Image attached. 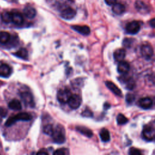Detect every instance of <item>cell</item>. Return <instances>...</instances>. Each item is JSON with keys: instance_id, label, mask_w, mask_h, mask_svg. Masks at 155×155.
<instances>
[{"instance_id": "obj_27", "label": "cell", "mask_w": 155, "mask_h": 155, "mask_svg": "<svg viewBox=\"0 0 155 155\" xmlns=\"http://www.w3.org/2000/svg\"><path fill=\"white\" fill-rule=\"evenodd\" d=\"M53 130H54V128L51 124H47L45 125L43 128L44 133L51 136L53 133Z\"/></svg>"}, {"instance_id": "obj_35", "label": "cell", "mask_w": 155, "mask_h": 155, "mask_svg": "<svg viewBox=\"0 0 155 155\" xmlns=\"http://www.w3.org/2000/svg\"><path fill=\"white\" fill-rule=\"evenodd\" d=\"M105 1L106 2V4H108V5H111L116 3V0H105Z\"/></svg>"}, {"instance_id": "obj_38", "label": "cell", "mask_w": 155, "mask_h": 155, "mask_svg": "<svg viewBox=\"0 0 155 155\" xmlns=\"http://www.w3.org/2000/svg\"><path fill=\"white\" fill-rule=\"evenodd\" d=\"M110 105L108 104V103H105V104H104V108H105V109H108V108H110Z\"/></svg>"}, {"instance_id": "obj_4", "label": "cell", "mask_w": 155, "mask_h": 155, "mask_svg": "<svg viewBox=\"0 0 155 155\" xmlns=\"http://www.w3.org/2000/svg\"><path fill=\"white\" fill-rule=\"evenodd\" d=\"M67 102L69 107L71 108L73 110H76L80 107L82 102V99L81 96L78 94H71L69 99L68 100Z\"/></svg>"}, {"instance_id": "obj_21", "label": "cell", "mask_w": 155, "mask_h": 155, "mask_svg": "<svg viewBox=\"0 0 155 155\" xmlns=\"http://www.w3.org/2000/svg\"><path fill=\"white\" fill-rule=\"evenodd\" d=\"M76 129L78 132H79L80 133L82 134L83 135L87 137H91L93 136V132L91 131V130L85 127L78 126L76 127Z\"/></svg>"}, {"instance_id": "obj_17", "label": "cell", "mask_w": 155, "mask_h": 155, "mask_svg": "<svg viewBox=\"0 0 155 155\" xmlns=\"http://www.w3.org/2000/svg\"><path fill=\"white\" fill-rule=\"evenodd\" d=\"M126 55L125 50L124 48H119L113 53V57L116 61L120 62L124 59Z\"/></svg>"}, {"instance_id": "obj_33", "label": "cell", "mask_w": 155, "mask_h": 155, "mask_svg": "<svg viewBox=\"0 0 155 155\" xmlns=\"http://www.w3.org/2000/svg\"><path fill=\"white\" fill-rule=\"evenodd\" d=\"M132 43V39L130 38H125L124 40L123 45L125 47H130L131 46V44Z\"/></svg>"}, {"instance_id": "obj_20", "label": "cell", "mask_w": 155, "mask_h": 155, "mask_svg": "<svg viewBox=\"0 0 155 155\" xmlns=\"http://www.w3.org/2000/svg\"><path fill=\"white\" fill-rule=\"evenodd\" d=\"M125 10V7L124 5L120 3H115L113 4L112 7V11L116 15H121L122 14Z\"/></svg>"}, {"instance_id": "obj_16", "label": "cell", "mask_w": 155, "mask_h": 155, "mask_svg": "<svg viewBox=\"0 0 155 155\" xmlns=\"http://www.w3.org/2000/svg\"><path fill=\"white\" fill-rule=\"evenodd\" d=\"M130 70V65L126 61H120L117 65V71L120 74H126Z\"/></svg>"}, {"instance_id": "obj_29", "label": "cell", "mask_w": 155, "mask_h": 155, "mask_svg": "<svg viewBox=\"0 0 155 155\" xmlns=\"http://www.w3.org/2000/svg\"><path fill=\"white\" fill-rule=\"evenodd\" d=\"M69 154V151L67 148H61L57 149L53 152V154L54 155H67Z\"/></svg>"}, {"instance_id": "obj_15", "label": "cell", "mask_w": 155, "mask_h": 155, "mask_svg": "<svg viewBox=\"0 0 155 155\" xmlns=\"http://www.w3.org/2000/svg\"><path fill=\"white\" fill-rule=\"evenodd\" d=\"M135 8L137 9L138 12L142 14H146L149 12L148 7L142 1H137L135 2Z\"/></svg>"}, {"instance_id": "obj_13", "label": "cell", "mask_w": 155, "mask_h": 155, "mask_svg": "<svg viewBox=\"0 0 155 155\" xmlns=\"http://www.w3.org/2000/svg\"><path fill=\"white\" fill-rule=\"evenodd\" d=\"M12 73L10 67L5 64L0 65V76L2 78H8Z\"/></svg>"}, {"instance_id": "obj_14", "label": "cell", "mask_w": 155, "mask_h": 155, "mask_svg": "<svg viewBox=\"0 0 155 155\" xmlns=\"http://www.w3.org/2000/svg\"><path fill=\"white\" fill-rule=\"evenodd\" d=\"M71 27L73 30H74L76 31H77L82 35H88L90 33V29L89 27H88L87 25H72Z\"/></svg>"}, {"instance_id": "obj_30", "label": "cell", "mask_w": 155, "mask_h": 155, "mask_svg": "<svg viewBox=\"0 0 155 155\" xmlns=\"http://www.w3.org/2000/svg\"><path fill=\"white\" fill-rule=\"evenodd\" d=\"M125 100H126V102L128 103V104H132L134 100H135V96L133 94H131V93H128L127 95H126V98H125Z\"/></svg>"}, {"instance_id": "obj_36", "label": "cell", "mask_w": 155, "mask_h": 155, "mask_svg": "<svg viewBox=\"0 0 155 155\" xmlns=\"http://www.w3.org/2000/svg\"><path fill=\"white\" fill-rule=\"evenodd\" d=\"M37 154H42V155H45V154H48V153L45 150H41L37 153Z\"/></svg>"}, {"instance_id": "obj_9", "label": "cell", "mask_w": 155, "mask_h": 155, "mask_svg": "<svg viewBox=\"0 0 155 155\" xmlns=\"http://www.w3.org/2000/svg\"><path fill=\"white\" fill-rule=\"evenodd\" d=\"M21 97L24 103L28 106L33 107L35 105L33 96L31 93L28 91H24L20 94Z\"/></svg>"}, {"instance_id": "obj_39", "label": "cell", "mask_w": 155, "mask_h": 155, "mask_svg": "<svg viewBox=\"0 0 155 155\" xmlns=\"http://www.w3.org/2000/svg\"><path fill=\"white\" fill-rule=\"evenodd\" d=\"M68 1H73V0H68Z\"/></svg>"}, {"instance_id": "obj_12", "label": "cell", "mask_w": 155, "mask_h": 155, "mask_svg": "<svg viewBox=\"0 0 155 155\" xmlns=\"http://www.w3.org/2000/svg\"><path fill=\"white\" fill-rule=\"evenodd\" d=\"M105 85L107 87V88L111 90L114 94L121 97L122 94V91L121 90L117 87V86L114 84L113 82L111 81H106L105 82Z\"/></svg>"}, {"instance_id": "obj_8", "label": "cell", "mask_w": 155, "mask_h": 155, "mask_svg": "<svg viewBox=\"0 0 155 155\" xmlns=\"http://www.w3.org/2000/svg\"><path fill=\"white\" fill-rule=\"evenodd\" d=\"M142 56L147 60H150L153 55V49L149 44H144L142 45L140 48Z\"/></svg>"}, {"instance_id": "obj_18", "label": "cell", "mask_w": 155, "mask_h": 155, "mask_svg": "<svg viewBox=\"0 0 155 155\" xmlns=\"http://www.w3.org/2000/svg\"><path fill=\"white\" fill-rule=\"evenodd\" d=\"M12 22L16 25H21L24 22L22 15L19 12L12 13Z\"/></svg>"}, {"instance_id": "obj_37", "label": "cell", "mask_w": 155, "mask_h": 155, "mask_svg": "<svg viewBox=\"0 0 155 155\" xmlns=\"http://www.w3.org/2000/svg\"><path fill=\"white\" fill-rule=\"evenodd\" d=\"M150 25H151L153 28L154 27V25H154V24H155V20H154V18L152 19L150 21Z\"/></svg>"}, {"instance_id": "obj_1", "label": "cell", "mask_w": 155, "mask_h": 155, "mask_svg": "<svg viewBox=\"0 0 155 155\" xmlns=\"http://www.w3.org/2000/svg\"><path fill=\"white\" fill-rule=\"evenodd\" d=\"M53 141L56 143H63L65 140V131L64 127L59 124L53 130V133L51 135Z\"/></svg>"}, {"instance_id": "obj_31", "label": "cell", "mask_w": 155, "mask_h": 155, "mask_svg": "<svg viewBox=\"0 0 155 155\" xmlns=\"http://www.w3.org/2000/svg\"><path fill=\"white\" fill-rule=\"evenodd\" d=\"M129 154L131 155H141L142 154L141 151L137 148H136L134 147H131L130 148Z\"/></svg>"}, {"instance_id": "obj_34", "label": "cell", "mask_w": 155, "mask_h": 155, "mask_svg": "<svg viewBox=\"0 0 155 155\" xmlns=\"http://www.w3.org/2000/svg\"><path fill=\"white\" fill-rule=\"evenodd\" d=\"M7 114V112L5 108H0V117H5Z\"/></svg>"}, {"instance_id": "obj_23", "label": "cell", "mask_w": 155, "mask_h": 155, "mask_svg": "<svg viewBox=\"0 0 155 155\" xmlns=\"http://www.w3.org/2000/svg\"><path fill=\"white\" fill-rule=\"evenodd\" d=\"M13 54L15 56L23 59H26L28 58V51L25 48H21L16 52L14 53Z\"/></svg>"}, {"instance_id": "obj_28", "label": "cell", "mask_w": 155, "mask_h": 155, "mask_svg": "<svg viewBox=\"0 0 155 155\" xmlns=\"http://www.w3.org/2000/svg\"><path fill=\"white\" fill-rule=\"evenodd\" d=\"M117 122L119 125H124L128 122V119L123 114H119L116 118Z\"/></svg>"}, {"instance_id": "obj_26", "label": "cell", "mask_w": 155, "mask_h": 155, "mask_svg": "<svg viewBox=\"0 0 155 155\" xmlns=\"http://www.w3.org/2000/svg\"><path fill=\"white\" fill-rule=\"evenodd\" d=\"M2 21L5 23H10L12 22V13L8 12H2L1 15Z\"/></svg>"}, {"instance_id": "obj_24", "label": "cell", "mask_w": 155, "mask_h": 155, "mask_svg": "<svg viewBox=\"0 0 155 155\" xmlns=\"http://www.w3.org/2000/svg\"><path fill=\"white\" fill-rule=\"evenodd\" d=\"M99 135H100L101 139L103 142H108L110 139V136L109 131H108V130H107L105 128H102L101 130V131H100Z\"/></svg>"}, {"instance_id": "obj_6", "label": "cell", "mask_w": 155, "mask_h": 155, "mask_svg": "<svg viewBox=\"0 0 155 155\" xmlns=\"http://www.w3.org/2000/svg\"><path fill=\"white\" fill-rule=\"evenodd\" d=\"M71 95V93L70 90L67 88L60 89L58 92L57 98H58V100L61 103L64 104L67 102Z\"/></svg>"}, {"instance_id": "obj_11", "label": "cell", "mask_w": 155, "mask_h": 155, "mask_svg": "<svg viewBox=\"0 0 155 155\" xmlns=\"http://www.w3.org/2000/svg\"><path fill=\"white\" fill-rule=\"evenodd\" d=\"M138 104L143 109H149L153 105V101L150 97H143L139 100Z\"/></svg>"}, {"instance_id": "obj_19", "label": "cell", "mask_w": 155, "mask_h": 155, "mask_svg": "<svg viewBox=\"0 0 155 155\" xmlns=\"http://www.w3.org/2000/svg\"><path fill=\"white\" fill-rule=\"evenodd\" d=\"M24 15L29 19L34 18L36 15V11L35 8L31 6L25 7L24 9Z\"/></svg>"}, {"instance_id": "obj_7", "label": "cell", "mask_w": 155, "mask_h": 155, "mask_svg": "<svg viewBox=\"0 0 155 155\" xmlns=\"http://www.w3.org/2000/svg\"><path fill=\"white\" fill-rule=\"evenodd\" d=\"M125 29L126 31L128 33L131 35H135L139 31L140 29V26L137 21H133L127 24Z\"/></svg>"}, {"instance_id": "obj_32", "label": "cell", "mask_w": 155, "mask_h": 155, "mask_svg": "<svg viewBox=\"0 0 155 155\" xmlns=\"http://www.w3.org/2000/svg\"><path fill=\"white\" fill-rule=\"evenodd\" d=\"M82 116H83L84 117H92L93 116V113H92V111L90 109L87 108L82 113Z\"/></svg>"}, {"instance_id": "obj_5", "label": "cell", "mask_w": 155, "mask_h": 155, "mask_svg": "<svg viewBox=\"0 0 155 155\" xmlns=\"http://www.w3.org/2000/svg\"><path fill=\"white\" fill-rule=\"evenodd\" d=\"M119 81H120V84H122L125 87V88L130 90H133L136 85L134 80L131 77L122 76L119 77Z\"/></svg>"}, {"instance_id": "obj_10", "label": "cell", "mask_w": 155, "mask_h": 155, "mask_svg": "<svg viewBox=\"0 0 155 155\" xmlns=\"http://www.w3.org/2000/svg\"><path fill=\"white\" fill-rule=\"evenodd\" d=\"M76 14V12L75 10L71 7H67L61 12V16L66 20H70L73 19Z\"/></svg>"}, {"instance_id": "obj_25", "label": "cell", "mask_w": 155, "mask_h": 155, "mask_svg": "<svg viewBox=\"0 0 155 155\" xmlns=\"http://www.w3.org/2000/svg\"><path fill=\"white\" fill-rule=\"evenodd\" d=\"M10 39V35L9 33L5 31H0V43L6 44L9 41Z\"/></svg>"}, {"instance_id": "obj_2", "label": "cell", "mask_w": 155, "mask_h": 155, "mask_svg": "<svg viewBox=\"0 0 155 155\" xmlns=\"http://www.w3.org/2000/svg\"><path fill=\"white\" fill-rule=\"evenodd\" d=\"M31 116L28 113H19L14 116L10 117L5 123L6 127H10L13 125L18 120L28 121L31 119Z\"/></svg>"}, {"instance_id": "obj_3", "label": "cell", "mask_w": 155, "mask_h": 155, "mask_svg": "<svg viewBox=\"0 0 155 155\" xmlns=\"http://www.w3.org/2000/svg\"><path fill=\"white\" fill-rule=\"evenodd\" d=\"M142 135L143 138L147 140H148V141L153 140L155 136L154 126L151 125H145L142 131Z\"/></svg>"}, {"instance_id": "obj_22", "label": "cell", "mask_w": 155, "mask_h": 155, "mask_svg": "<svg viewBox=\"0 0 155 155\" xmlns=\"http://www.w3.org/2000/svg\"><path fill=\"white\" fill-rule=\"evenodd\" d=\"M8 107L13 110L18 111L21 109L22 106H21V104L20 101L15 99L12 100L8 103Z\"/></svg>"}]
</instances>
